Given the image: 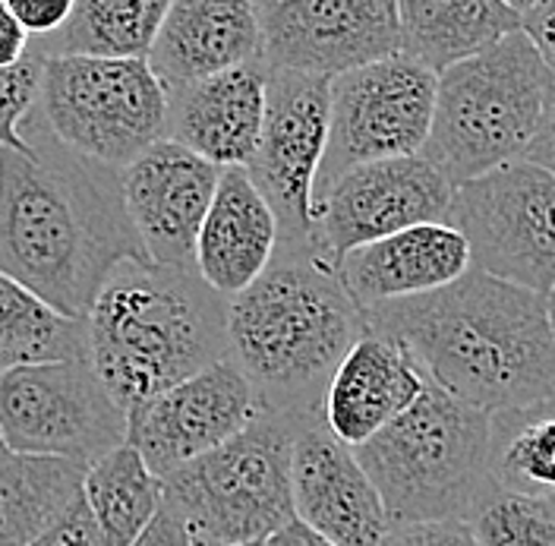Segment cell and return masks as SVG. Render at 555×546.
Instances as JSON below:
<instances>
[{
  "label": "cell",
  "instance_id": "obj_39",
  "mask_svg": "<svg viewBox=\"0 0 555 546\" xmlns=\"http://www.w3.org/2000/svg\"><path fill=\"white\" fill-rule=\"evenodd\" d=\"M543 304H546V322H550V335H553L555 342V288L543 297Z\"/></svg>",
  "mask_w": 555,
  "mask_h": 546
},
{
  "label": "cell",
  "instance_id": "obj_24",
  "mask_svg": "<svg viewBox=\"0 0 555 546\" xmlns=\"http://www.w3.org/2000/svg\"><path fill=\"white\" fill-rule=\"evenodd\" d=\"M165 13V0H73L67 23L29 51L41 61H149Z\"/></svg>",
  "mask_w": 555,
  "mask_h": 546
},
{
  "label": "cell",
  "instance_id": "obj_2",
  "mask_svg": "<svg viewBox=\"0 0 555 546\" xmlns=\"http://www.w3.org/2000/svg\"><path fill=\"white\" fill-rule=\"evenodd\" d=\"M416 370L470 408H520L555 398V342L540 294L467 269L433 294L363 313Z\"/></svg>",
  "mask_w": 555,
  "mask_h": 546
},
{
  "label": "cell",
  "instance_id": "obj_22",
  "mask_svg": "<svg viewBox=\"0 0 555 546\" xmlns=\"http://www.w3.org/2000/svg\"><path fill=\"white\" fill-rule=\"evenodd\" d=\"M278 238L275 212L262 200L246 168H221L196 238L193 269L215 294L231 301L266 272Z\"/></svg>",
  "mask_w": 555,
  "mask_h": 546
},
{
  "label": "cell",
  "instance_id": "obj_10",
  "mask_svg": "<svg viewBox=\"0 0 555 546\" xmlns=\"http://www.w3.org/2000/svg\"><path fill=\"white\" fill-rule=\"evenodd\" d=\"M449 225L467 240L470 269L546 297L555 288V177L512 162L454 187Z\"/></svg>",
  "mask_w": 555,
  "mask_h": 546
},
{
  "label": "cell",
  "instance_id": "obj_14",
  "mask_svg": "<svg viewBox=\"0 0 555 546\" xmlns=\"http://www.w3.org/2000/svg\"><path fill=\"white\" fill-rule=\"evenodd\" d=\"M325 76H266V117L246 174L275 212L278 240H312V187L328 139Z\"/></svg>",
  "mask_w": 555,
  "mask_h": 546
},
{
  "label": "cell",
  "instance_id": "obj_9",
  "mask_svg": "<svg viewBox=\"0 0 555 546\" xmlns=\"http://www.w3.org/2000/svg\"><path fill=\"white\" fill-rule=\"evenodd\" d=\"M127 443V410L86 360L0 373V445L92 468Z\"/></svg>",
  "mask_w": 555,
  "mask_h": 546
},
{
  "label": "cell",
  "instance_id": "obj_4",
  "mask_svg": "<svg viewBox=\"0 0 555 546\" xmlns=\"http://www.w3.org/2000/svg\"><path fill=\"white\" fill-rule=\"evenodd\" d=\"M89 364L124 410L228 357V297L196 269L124 259L86 316Z\"/></svg>",
  "mask_w": 555,
  "mask_h": 546
},
{
  "label": "cell",
  "instance_id": "obj_19",
  "mask_svg": "<svg viewBox=\"0 0 555 546\" xmlns=\"http://www.w3.org/2000/svg\"><path fill=\"white\" fill-rule=\"evenodd\" d=\"M467 269V240L451 225H416L338 259V278L363 313L449 288Z\"/></svg>",
  "mask_w": 555,
  "mask_h": 546
},
{
  "label": "cell",
  "instance_id": "obj_25",
  "mask_svg": "<svg viewBox=\"0 0 555 546\" xmlns=\"http://www.w3.org/2000/svg\"><path fill=\"white\" fill-rule=\"evenodd\" d=\"M86 468L0 445V546H33L82 499Z\"/></svg>",
  "mask_w": 555,
  "mask_h": 546
},
{
  "label": "cell",
  "instance_id": "obj_5",
  "mask_svg": "<svg viewBox=\"0 0 555 546\" xmlns=\"http://www.w3.org/2000/svg\"><path fill=\"white\" fill-rule=\"evenodd\" d=\"M391 524L467 521L492 486L489 414L426 379L420 398L373 440L353 448Z\"/></svg>",
  "mask_w": 555,
  "mask_h": 546
},
{
  "label": "cell",
  "instance_id": "obj_40",
  "mask_svg": "<svg viewBox=\"0 0 555 546\" xmlns=\"http://www.w3.org/2000/svg\"><path fill=\"white\" fill-rule=\"evenodd\" d=\"M243 546H262V544H243Z\"/></svg>",
  "mask_w": 555,
  "mask_h": 546
},
{
  "label": "cell",
  "instance_id": "obj_3",
  "mask_svg": "<svg viewBox=\"0 0 555 546\" xmlns=\"http://www.w3.org/2000/svg\"><path fill=\"white\" fill-rule=\"evenodd\" d=\"M363 335L366 316L315 240H278L266 272L228 301V357L259 410L294 423L322 417L332 376Z\"/></svg>",
  "mask_w": 555,
  "mask_h": 546
},
{
  "label": "cell",
  "instance_id": "obj_11",
  "mask_svg": "<svg viewBox=\"0 0 555 546\" xmlns=\"http://www.w3.org/2000/svg\"><path fill=\"white\" fill-rule=\"evenodd\" d=\"M436 82L439 76L408 54L335 76L328 86V139L312 193L350 168L420 155L433 127Z\"/></svg>",
  "mask_w": 555,
  "mask_h": 546
},
{
  "label": "cell",
  "instance_id": "obj_34",
  "mask_svg": "<svg viewBox=\"0 0 555 546\" xmlns=\"http://www.w3.org/2000/svg\"><path fill=\"white\" fill-rule=\"evenodd\" d=\"M33 546H104L102 534L92 521V512L79 499L57 524H51Z\"/></svg>",
  "mask_w": 555,
  "mask_h": 546
},
{
  "label": "cell",
  "instance_id": "obj_23",
  "mask_svg": "<svg viewBox=\"0 0 555 546\" xmlns=\"http://www.w3.org/2000/svg\"><path fill=\"white\" fill-rule=\"evenodd\" d=\"M398 23L401 54L436 76L520 33L515 3L502 0H401Z\"/></svg>",
  "mask_w": 555,
  "mask_h": 546
},
{
  "label": "cell",
  "instance_id": "obj_35",
  "mask_svg": "<svg viewBox=\"0 0 555 546\" xmlns=\"http://www.w3.org/2000/svg\"><path fill=\"white\" fill-rule=\"evenodd\" d=\"M524 162H530V165H537V168H543V172L555 177V86L546 96L540 127H537V134H533L527 152H524Z\"/></svg>",
  "mask_w": 555,
  "mask_h": 546
},
{
  "label": "cell",
  "instance_id": "obj_41",
  "mask_svg": "<svg viewBox=\"0 0 555 546\" xmlns=\"http://www.w3.org/2000/svg\"><path fill=\"white\" fill-rule=\"evenodd\" d=\"M553 506H555V499H553Z\"/></svg>",
  "mask_w": 555,
  "mask_h": 546
},
{
  "label": "cell",
  "instance_id": "obj_13",
  "mask_svg": "<svg viewBox=\"0 0 555 546\" xmlns=\"http://www.w3.org/2000/svg\"><path fill=\"white\" fill-rule=\"evenodd\" d=\"M454 187L426 158L350 168L312 193V240L328 259L416 225H449Z\"/></svg>",
  "mask_w": 555,
  "mask_h": 546
},
{
  "label": "cell",
  "instance_id": "obj_1",
  "mask_svg": "<svg viewBox=\"0 0 555 546\" xmlns=\"http://www.w3.org/2000/svg\"><path fill=\"white\" fill-rule=\"evenodd\" d=\"M20 134L29 152L0 149V275L54 313L86 319L114 266L145 259L120 172L69 152L35 111Z\"/></svg>",
  "mask_w": 555,
  "mask_h": 546
},
{
  "label": "cell",
  "instance_id": "obj_31",
  "mask_svg": "<svg viewBox=\"0 0 555 546\" xmlns=\"http://www.w3.org/2000/svg\"><path fill=\"white\" fill-rule=\"evenodd\" d=\"M382 546H480L467 521H420L391 524Z\"/></svg>",
  "mask_w": 555,
  "mask_h": 546
},
{
  "label": "cell",
  "instance_id": "obj_12",
  "mask_svg": "<svg viewBox=\"0 0 555 546\" xmlns=\"http://www.w3.org/2000/svg\"><path fill=\"white\" fill-rule=\"evenodd\" d=\"M256 61L278 73L345 76L401 54L395 0H262Z\"/></svg>",
  "mask_w": 555,
  "mask_h": 546
},
{
  "label": "cell",
  "instance_id": "obj_8",
  "mask_svg": "<svg viewBox=\"0 0 555 546\" xmlns=\"http://www.w3.org/2000/svg\"><path fill=\"white\" fill-rule=\"evenodd\" d=\"M35 117L69 152L124 172L165 139L168 92L149 61L44 58Z\"/></svg>",
  "mask_w": 555,
  "mask_h": 546
},
{
  "label": "cell",
  "instance_id": "obj_37",
  "mask_svg": "<svg viewBox=\"0 0 555 546\" xmlns=\"http://www.w3.org/2000/svg\"><path fill=\"white\" fill-rule=\"evenodd\" d=\"M29 41L33 38L23 33V26L13 20L7 0H0V69L20 64L29 51Z\"/></svg>",
  "mask_w": 555,
  "mask_h": 546
},
{
  "label": "cell",
  "instance_id": "obj_20",
  "mask_svg": "<svg viewBox=\"0 0 555 546\" xmlns=\"http://www.w3.org/2000/svg\"><path fill=\"white\" fill-rule=\"evenodd\" d=\"M259 23L246 0H173L149 51L165 92L256 61Z\"/></svg>",
  "mask_w": 555,
  "mask_h": 546
},
{
  "label": "cell",
  "instance_id": "obj_27",
  "mask_svg": "<svg viewBox=\"0 0 555 546\" xmlns=\"http://www.w3.org/2000/svg\"><path fill=\"white\" fill-rule=\"evenodd\" d=\"M82 503L104 546H133L162 509V480L145 468L137 448L124 443L86 468Z\"/></svg>",
  "mask_w": 555,
  "mask_h": 546
},
{
  "label": "cell",
  "instance_id": "obj_18",
  "mask_svg": "<svg viewBox=\"0 0 555 546\" xmlns=\"http://www.w3.org/2000/svg\"><path fill=\"white\" fill-rule=\"evenodd\" d=\"M266 76L269 69L249 61L168 92L165 139L215 168H246L262 134Z\"/></svg>",
  "mask_w": 555,
  "mask_h": 546
},
{
  "label": "cell",
  "instance_id": "obj_16",
  "mask_svg": "<svg viewBox=\"0 0 555 546\" xmlns=\"http://www.w3.org/2000/svg\"><path fill=\"white\" fill-rule=\"evenodd\" d=\"M221 168L158 139L120 172V193L142 253L155 266L193 269V250Z\"/></svg>",
  "mask_w": 555,
  "mask_h": 546
},
{
  "label": "cell",
  "instance_id": "obj_15",
  "mask_svg": "<svg viewBox=\"0 0 555 546\" xmlns=\"http://www.w3.org/2000/svg\"><path fill=\"white\" fill-rule=\"evenodd\" d=\"M259 414L241 367L224 357L203 373L127 410V445L155 478H168L193 458L234 440Z\"/></svg>",
  "mask_w": 555,
  "mask_h": 546
},
{
  "label": "cell",
  "instance_id": "obj_33",
  "mask_svg": "<svg viewBox=\"0 0 555 546\" xmlns=\"http://www.w3.org/2000/svg\"><path fill=\"white\" fill-rule=\"evenodd\" d=\"M7 7H10L13 20L23 26V33L29 38L33 35L48 38L67 23L73 0H10Z\"/></svg>",
  "mask_w": 555,
  "mask_h": 546
},
{
  "label": "cell",
  "instance_id": "obj_29",
  "mask_svg": "<svg viewBox=\"0 0 555 546\" xmlns=\"http://www.w3.org/2000/svg\"><path fill=\"white\" fill-rule=\"evenodd\" d=\"M467 528L480 546H555V506L492 483L467 515Z\"/></svg>",
  "mask_w": 555,
  "mask_h": 546
},
{
  "label": "cell",
  "instance_id": "obj_6",
  "mask_svg": "<svg viewBox=\"0 0 555 546\" xmlns=\"http://www.w3.org/2000/svg\"><path fill=\"white\" fill-rule=\"evenodd\" d=\"M555 86L527 35L446 69L436 82L429 139L420 152L451 187L520 162Z\"/></svg>",
  "mask_w": 555,
  "mask_h": 546
},
{
  "label": "cell",
  "instance_id": "obj_36",
  "mask_svg": "<svg viewBox=\"0 0 555 546\" xmlns=\"http://www.w3.org/2000/svg\"><path fill=\"white\" fill-rule=\"evenodd\" d=\"M133 546H193L183 521L171 512V509H158V515L149 521V528L137 537Z\"/></svg>",
  "mask_w": 555,
  "mask_h": 546
},
{
  "label": "cell",
  "instance_id": "obj_7",
  "mask_svg": "<svg viewBox=\"0 0 555 546\" xmlns=\"http://www.w3.org/2000/svg\"><path fill=\"white\" fill-rule=\"evenodd\" d=\"M294 427L259 410L234 440L162 478V506L183 521L193 546L266 544L294 521Z\"/></svg>",
  "mask_w": 555,
  "mask_h": 546
},
{
  "label": "cell",
  "instance_id": "obj_38",
  "mask_svg": "<svg viewBox=\"0 0 555 546\" xmlns=\"http://www.w3.org/2000/svg\"><path fill=\"white\" fill-rule=\"evenodd\" d=\"M262 546H335V544H328L325 537H319L315 531H310L307 524H300L297 518L291 521V524H284L278 534H272L269 541Z\"/></svg>",
  "mask_w": 555,
  "mask_h": 546
},
{
  "label": "cell",
  "instance_id": "obj_21",
  "mask_svg": "<svg viewBox=\"0 0 555 546\" xmlns=\"http://www.w3.org/2000/svg\"><path fill=\"white\" fill-rule=\"evenodd\" d=\"M423 385L426 376L414 360L395 342L366 329L328 382L322 423L338 443L357 448L411 408Z\"/></svg>",
  "mask_w": 555,
  "mask_h": 546
},
{
  "label": "cell",
  "instance_id": "obj_26",
  "mask_svg": "<svg viewBox=\"0 0 555 546\" xmlns=\"http://www.w3.org/2000/svg\"><path fill=\"white\" fill-rule=\"evenodd\" d=\"M489 478L518 496L555 499V398L489 414Z\"/></svg>",
  "mask_w": 555,
  "mask_h": 546
},
{
  "label": "cell",
  "instance_id": "obj_17",
  "mask_svg": "<svg viewBox=\"0 0 555 546\" xmlns=\"http://www.w3.org/2000/svg\"><path fill=\"white\" fill-rule=\"evenodd\" d=\"M291 493L294 518L335 546H382L388 518L379 493L338 443L322 417L294 427L291 445Z\"/></svg>",
  "mask_w": 555,
  "mask_h": 546
},
{
  "label": "cell",
  "instance_id": "obj_32",
  "mask_svg": "<svg viewBox=\"0 0 555 546\" xmlns=\"http://www.w3.org/2000/svg\"><path fill=\"white\" fill-rule=\"evenodd\" d=\"M520 35L537 48L543 67L555 79V0H515Z\"/></svg>",
  "mask_w": 555,
  "mask_h": 546
},
{
  "label": "cell",
  "instance_id": "obj_28",
  "mask_svg": "<svg viewBox=\"0 0 555 546\" xmlns=\"http://www.w3.org/2000/svg\"><path fill=\"white\" fill-rule=\"evenodd\" d=\"M86 319H67L0 275V373L35 364L86 360Z\"/></svg>",
  "mask_w": 555,
  "mask_h": 546
},
{
  "label": "cell",
  "instance_id": "obj_30",
  "mask_svg": "<svg viewBox=\"0 0 555 546\" xmlns=\"http://www.w3.org/2000/svg\"><path fill=\"white\" fill-rule=\"evenodd\" d=\"M41 89V58L26 51V58L13 67L0 69V149L29 152L20 127L38 104Z\"/></svg>",
  "mask_w": 555,
  "mask_h": 546
}]
</instances>
